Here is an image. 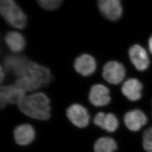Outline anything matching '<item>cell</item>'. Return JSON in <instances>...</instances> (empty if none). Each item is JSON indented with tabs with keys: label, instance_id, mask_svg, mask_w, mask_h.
<instances>
[{
	"label": "cell",
	"instance_id": "11",
	"mask_svg": "<svg viewBox=\"0 0 152 152\" xmlns=\"http://www.w3.org/2000/svg\"><path fill=\"white\" fill-rule=\"evenodd\" d=\"M74 66L76 72L82 76H90L96 70V63L92 56L84 54L76 58Z\"/></svg>",
	"mask_w": 152,
	"mask_h": 152
},
{
	"label": "cell",
	"instance_id": "8",
	"mask_svg": "<svg viewBox=\"0 0 152 152\" xmlns=\"http://www.w3.org/2000/svg\"><path fill=\"white\" fill-rule=\"evenodd\" d=\"M88 99L90 103L95 107L107 105L111 100L109 90L102 84L94 85L90 89Z\"/></svg>",
	"mask_w": 152,
	"mask_h": 152
},
{
	"label": "cell",
	"instance_id": "4",
	"mask_svg": "<svg viewBox=\"0 0 152 152\" xmlns=\"http://www.w3.org/2000/svg\"><path fill=\"white\" fill-rule=\"evenodd\" d=\"M26 91L22 88L15 85L2 86L0 89V107H5L8 104L19 103L26 95Z\"/></svg>",
	"mask_w": 152,
	"mask_h": 152
},
{
	"label": "cell",
	"instance_id": "15",
	"mask_svg": "<svg viewBox=\"0 0 152 152\" xmlns=\"http://www.w3.org/2000/svg\"><path fill=\"white\" fill-rule=\"evenodd\" d=\"M94 122L102 129L110 132L116 130L118 127L119 122L117 117L113 113L105 114L99 112L95 116Z\"/></svg>",
	"mask_w": 152,
	"mask_h": 152
},
{
	"label": "cell",
	"instance_id": "5",
	"mask_svg": "<svg viewBox=\"0 0 152 152\" xmlns=\"http://www.w3.org/2000/svg\"><path fill=\"white\" fill-rule=\"evenodd\" d=\"M102 76L109 83L117 85L125 78L126 69L124 66L118 61H109L104 65Z\"/></svg>",
	"mask_w": 152,
	"mask_h": 152
},
{
	"label": "cell",
	"instance_id": "3",
	"mask_svg": "<svg viewBox=\"0 0 152 152\" xmlns=\"http://www.w3.org/2000/svg\"><path fill=\"white\" fill-rule=\"evenodd\" d=\"M0 12L11 27L19 29L26 27L27 16L14 0H0Z\"/></svg>",
	"mask_w": 152,
	"mask_h": 152
},
{
	"label": "cell",
	"instance_id": "17",
	"mask_svg": "<svg viewBox=\"0 0 152 152\" xmlns=\"http://www.w3.org/2000/svg\"><path fill=\"white\" fill-rule=\"evenodd\" d=\"M117 149L115 141L109 137L99 138L94 145V152H115Z\"/></svg>",
	"mask_w": 152,
	"mask_h": 152
},
{
	"label": "cell",
	"instance_id": "9",
	"mask_svg": "<svg viewBox=\"0 0 152 152\" xmlns=\"http://www.w3.org/2000/svg\"><path fill=\"white\" fill-rule=\"evenodd\" d=\"M131 61L138 71H144L148 68L150 60L147 52L139 45H135L129 51Z\"/></svg>",
	"mask_w": 152,
	"mask_h": 152
},
{
	"label": "cell",
	"instance_id": "1",
	"mask_svg": "<svg viewBox=\"0 0 152 152\" xmlns=\"http://www.w3.org/2000/svg\"><path fill=\"white\" fill-rule=\"evenodd\" d=\"M52 75L49 69L43 65L29 60L16 76L15 84L26 91H34L49 84Z\"/></svg>",
	"mask_w": 152,
	"mask_h": 152
},
{
	"label": "cell",
	"instance_id": "12",
	"mask_svg": "<svg viewBox=\"0 0 152 152\" xmlns=\"http://www.w3.org/2000/svg\"><path fill=\"white\" fill-rule=\"evenodd\" d=\"M14 137L18 145H27L34 139L35 131L32 126L29 124L19 125L14 131Z\"/></svg>",
	"mask_w": 152,
	"mask_h": 152
},
{
	"label": "cell",
	"instance_id": "6",
	"mask_svg": "<svg viewBox=\"0 0 152 152\" xmlns=\"http://www.w3.org/2000/svg\"><path fill=\"white\" fill-rule=\"evenodd\" d=\"M121 0H98L99 9L105 18L111 21L120 19L122 14Z\"/></svg>",
	"mask_w": 152,
	"mask_h": 152
},
{
	"label": "cell",
	"instance_id": "2",
	"mask_svg": "<svg viewBox=\"0 0 152 152\" xmlns=\"http://www.w3.org/2000/svg\"><path fill=\"white\" fill-rule=\"evenodd\" d=\"M50 101L43 92H35L26 95L19 103V109L33 119L48 120L50 117Z\"/></svg>",
	"mask_w": 152,
	"mask_h": 152
},
{
	"label": "cell",
	"instance_id": "19",
	"mask_svg": "<svg viewBox=\"0 0 152 152\" xmlns=\"http://www.w3.org/2000/svg\"><path fill=\"white\" fill-rule=\"evenodd\" d=\"M142 145L147 152H152V127L144 131L142 135Z\"/></svg>",
	"mask_w": 152,
	"mask_h": 152
},
{
	"label": "cell",
	"instance_id": "16",
	"mask_svg": "<svg viewBox=\"0 0 152 152\" xmlns=\"http://www.w3.org/2000/svg\"><path fill=\"white\" fill-rule=\"evenodd\" d=\"M5 42L9 49L15 54L22 51L26 46V40L22 34L17 31L7 33L5 37Z\"/></svg>",
	"mask_w": 152,
	"mask_h": 152
},
{
	"label": "cell",
	"instance_id": "21",
	"mask_svg": "<svg viewBox=\"0 0 152 152\" xmlns=\"http://www.w3.org/2000/svg\"><path fill=\"white\" fill-rule=\"evenodd\" d=\"M149 49L152 54V36L149 40Z\"/></svg>",
	"mask_w": 152,
	"mask_h": 152
},
{
	"label": "cell",
	"instance_id": "13",
	"mask_svg": "<svg viewBox=\"0 0 152 152\" xmlns=\"http://www.w3.org/2000/svg\"><path fill=\"white\" fill-rule=\"evenodd\" d=\"M29 60L27 58L20 55H10L4 60V69L16 77Z\"/></svg>",
	"mask_w": 152,
	"mask_h": 152
},
{
	"label": "cell",
	"instance_id": "14",
	"mask_svg": "<svg viewBox=\"0 0 152 152\" xmlns=\"http://www.w3.org/2000/svg\"><path fill=\"white\" fill-rule=\"evenodd\" d=\"M142 85L136 78H130L124 82L122 87V92L129 100L137 101L141 98Z\"/></svg>",
	"mask_w": 152,
	"mask_h": 152
},
{
	"label": "cell",
	"instance_id": "7",
	"mask_svg": "<svg viewBox=\"0 0 152 152\" xmlns=\"http://www.w3.org/2000/svg\"><path fill=\"white\" fill-rule=\"evenodd\" d=\"M66 115L71 122L77 127H86L90 121V115L87 109L81 105L74 104L66 110Z\"/></svg>",
	"mask_w": 152,
	"mask_h": 152
},
{
	"label": "cell",
	"instance_id": "18",
	"mask_svg": "<svg viewBox=\"0 0 152 152\" xmlns=\"http://www.w3.org/2000/svg\"><path fill=\"white\" fill-rule=\"evenodd\" d=\"M38 5L46 10H54L58 8L63 0H36Z\"/></svg>",
	"mask_w": 152,
	"mask_h": 152
},
{
	"label": "cell",
	"instance_id": "20",
	"mask_svg": "<svg viewBox=\"0 0 152 152\" xmlns=\"http://www.w3.org/2000/svg\"><path fill=\"white\" fill-rule=\"evenodd\" d=\"M5 71V70L3 69L2 66H1V70H0V75H1L0 79H1V82L4 81V78H5V71Z\"/></svg>",
	"mask_w": 152,
	"mask_h": 152
},
{
	"label": "cell",
	"instance_id": "10",
	"mask_svg": "<svg viewBox=\"0 0 152 152\" xmlns=\"http://www.w3.org/2000/svg\"><path fill=\"white\" fill-rule=\"evenodd\" d=\"M148 122L145 114L139 109L132 110L125 114L124 123L127 128L132 131L140 130Z\"/></svg>",
	"mask_w": 152,
	"mask_h": 152
}]
</instances>
